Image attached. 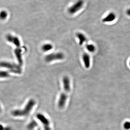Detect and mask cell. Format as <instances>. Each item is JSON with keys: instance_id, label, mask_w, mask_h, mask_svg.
Wrapping results in <instances>:
<instances>
[{"instance_id": "5bb4252c", "label": "cell", "mask_w": 130, "mask_h": 130, "mask_svg": "<svg viewBox=\"0 0 130 130\" xmlns=\"http://www.w3.org/2000/svg\"><path fill=\"white\" fill-rule=\"evenodd\" d=\"M86 47L87 50L91 53L94 52L95 50V47L93 44H87Z\"/></svg>"}, {"instance_id": "2e32d148", "label": "cell", "mask_w": 130, "mask_h": 130, "mask_svg": "<svg viewBox=\"0 0 130 130\" xmlns=\"http://www.w3.org/2000/svg\"><path fill=\"white\" fill-rule=\"evenodd\" d=\"M9 76L10 74L8 72L0 71V78L8 77Z\"/></svg>"}, {"instance_id": "9a60e30c", "label": "cell", "mask_w": 130, "mask_h": 130, "mask_svg": "<svg viewBox=\"0 0 130 130\" xmlns=\"http://www.w3.org/2000/svg\"><path fill=\"white\" fill-rule=\"evenodd\" d=\"M8 16V13L6 11L2 10L0 12V19L1 20L6 19Z\"/></svg>"}, {"instance_id": "3957f363", "label": "cell", "mask_w": 130, "mask_h": 130, "mask_svg": "<svg viewBox=\"0 0 130 130\" xmlns=\"http://www.w3.org/2000/svg\"><path fill=\"white\" fill-rule=\"evenodd\" d=\"M0 67L8 69L11 72L15 74H20L22 72V69L20 65L7 62H0Z\"/></svg>"}, {"instance_id": "44dd1931", "label": "cell", "mask_w": 130, "mask_h": 130, "mask_svg": "<svg viewBox=\"0 0 130 130\" xmlns=\"http://www.w3.org/2000/svg\"><path fill=\"white\" fill-rule=\"evenodd\" d=\"M129 65H130V62H129Z\"/></svg>"}, {"instance_id": "ffe728a7", "label": "cell", "mask_w": 130, "mask_h": 130, "mask_svg": "<svg viewBox=\"0 0 130 130\" xmlns=\"http://www.w3.org/2000/svg\"><path fill=\"white\" fill-rule=\"evenodd\" d=\"M1 111V107L0 106V112Z\"/></svg>"}, {"instance_id": "9c48e42d", "label": "cell", "mask_w": 130, "mask_h": 130, "mask_svg": "<svg viewBox=\"0 0 130 130\" xmlns=\"http://www.w3.org/2000/svg\"><path fill=\"white\" fill-rule=\"evenodd\" d=\"M83 60L85 68H89L90 66V58L89 55L86 53H84L83 55Z\"/></svg>"}, {"instance_id": "30bf717a", "label": "cell", "mask_w": 130, "mask_h": 130, "mask_svg": "<svg viewBox=\"0 0 130 130\" xmlns=\"http://www.w3.org/2000/svg\"><path fill=\"white\" fill-rule=\"evenodd\" d=\"M116 18V16L115 13L111 12L109 13L106 16L102 19L103 22H109L113 21Z\"/></svg>"}, {"instance_id": "d6986e66", "label": "cell", "mask_w": 130, "mask_h": 130, "mask_svg": "<svg viewBox=\"0 0 130 130\" xmlns=\"http://www.w3.org/2000/svg\"><path fill=\"white\" fill-rule=\"evenodd\" d=\"M3 130H12L11 128L9 127H7L5 128H4Z\"/></svg>"}, {"instance_id": "52a82bcc", "label": "cell", "mask_w": 130, "mask_h": 130, "mask_svg": "<svg viewBox=\"0 0 130 130\" xmlns=\"http://www.w3.org/2000/svg\"><path fill=\"white\" fill-rule=\"evenodd\" d=\"M6 39L8 41L15 45L17 47H20L21 46L20 41L18 37L8 34L6 36Z\"/></svg>"}, {"instance_id": "ba28073f", "label": "cell", "mask_w": 130, "mask_h": 130, "mask_svg": "<svg viewBox=\"0 0 130 130\" xmlns=\"http://www.w3.org/2000/svg\"><path fill=\"white\" fill-rule=\"evenodd\" d=\"M22 50L20 47L16 48L14 51L15 54L18 60V62L19 63V65L20 66L22 65H23V60H22Z\"/></svg>"}, {"instance_id": "7a4b0ae2", "label": "cell", "mask_w": 130, "mask_h": 130, "mask_svg": "<svg viewBox=\"0 0 130 130\" xmlns=\"http://www.w3.org/2000/svg\"><path fill=\"white\" fill-rule=\"evenodd\" d=\"M36 104V102L34 99H30L24 109L13 111L12 112V115L15 117L27 116L30 113Z\"/></svg>"}, {"instance_id": "8992f818", "label": "cell", "mask_w": 130, "mask_h": 130, "mask_svg": "<svg viewBox=\"0 0 130 130\" xmlns=\"http://www.w3.org/2000/svg\"><path fill=\"white\" fill-rule=\"evenodd\" d=\"M36 117L42 124L44 130H51L50 121L44 115L38 113L36 115Z\"/></svg>"}, {"instance_id": "277c9868", "label": "cell", "mask_w": 130, "mask_h": 130, "mask_svg": "<svg viewBox=\"0 0 130 130\" xmlns=\"http://www.w3.org/2000/svg\"><path fill=\"white\" fill-rule=\"evenodd\" d=\"M65 57V55L63 53L58 52L47 55L45 57V60L47 62L50 63L55 60H62Z\"/></svg>"}, {"instance_id": "6da1fadb", "label": "cell", "mask_w": 130, "mask_h": 130, "mask_svg": "<svg viewBox=\"0 0 130 130\" xmlns=\"http://www.w3.org/2000/svg\"><path fill=\"white\" fill-rule=\"evenodd\" d=\"M63 92L60 96L58 102V107L60 109L64 108L68 98V94L71 90L70 79L68 76H65L63 78Z\"/></svg>"}, {"instance_id": "7c38bea8", "label": "cell", "mask_w": 130, "mask_h": 130, "mask_svg": "<svg viewBox=\"0 0 130 130\" xmlns=\"http://www.w3.org/2000/svg\"><path fill=\"white\" fill-rule=\"evenodd\" d=\"M53 46L50 43H46L42 47V49L44 52H48L51 50L53 48Z\"/></svg>"}, {"instance_id": "8fae6325", "label": "cell", "mask_w": 130, "mask_h": 130, "mask_svg": "<svg viewBox=\"0 0 130 130\" xmlns=\"http://www.w3.org/2000/svg\"><path fill=\"white\" fill-rule=\"evenodd\" d=\"M76 36L79 39L80 45H83L85 42L87 41L86 37L84 34L81 33H78L76 34Z\"/></svg>"}, {"instance_id": "4fadbf2b", "label": "cell", "mask_w": 130, "mask_h": 130, "mask_svg": "<svg viewBox=\"0 0 130 130\" xmlns=\"http://www.w3.org/2000/svg\"><path fill=\"white\" fill-rule=\"evenodd\" d=\"M38 124L37 122L35 121H32L27 126L29 130H33L35 127L37 126Z\"/></svg>"}, {"instance_id": "e0dca14e", "label": "cell", "mask_w": 130, "mask_h": 130, "mask_svg": "<svg viewBox=\"0 0 130 130\" xmlns=\"http://www.w3.org/2000/svg\"><path fill=\"white\" fill-rule=\"evenodd\" d=\"M123 127L126 130H130V122L127 121L124 123Z\"/></svg>"}, {"instance_id": "5b68a950", "label": "cell", "mask_w": 130, "mask_h": 130, "mask_svg": "<svg viewBox=\"0 0 130 130\" xmlns=\"http://www.w3.org/2000/svg\"><path fill=\"white\" fill-rule=\"evenodd\" d=\"M84 5V0H78L74 4L68 9V12L71 15H74L81 9Z\"/></svg>"}, {"instance_id": "ac0fdd59", "label": "cell", "mask_w": 130, "mask_h": 130, "mask_svg": "<svg viewBox=\"0 0 130 130\" xmlns=\"http://www.w3.org/2000/svg\"><path fill=\"white\" fill-rule=\"evenodd\" d=\"M126 13L128 16H130V9H127L126 11Z\"/></svg>"}]
</instances>
